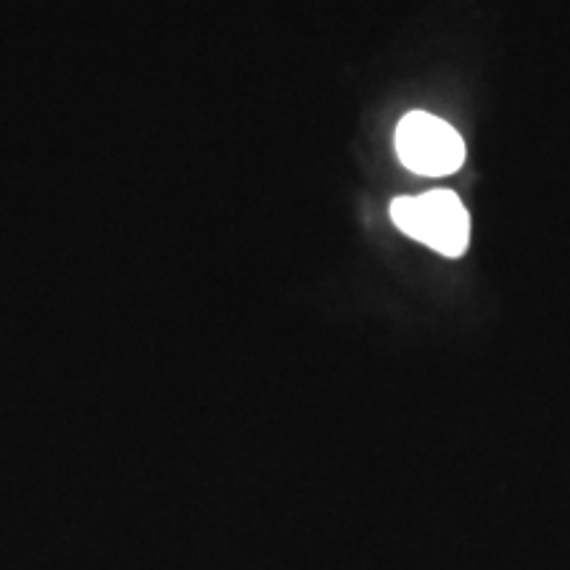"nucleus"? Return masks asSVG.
<instances>
[{"label":"nucleus","instance_id":"nucleus-1","mask_svg":"<svg viewBox=\"0 0 570 570\" xmlns=\"http://www.w3.org/2000/svg\"><path fill=\"white\" fill-rule=\"evenodd\" d=\"M391 219L410 238L444 256H462L470 244V214L452 190L402 196L391 204Z\"/></svg>","mask_w":570,"mask_h":570},{"label":"nucleus","instance_id":"nucleus-2","mask_svg":"<svg viewBox=\"0 0 570 570\" xmlns=\"http://www.w3.org/2000/svg\"><path fill=\"white\" fill-rule=\"evenodd\" d=\"M396 154L407 169L425 177L458 173L465 161V140L444 119L412 111L396 127Z\"/></svg>","mask_w":570,"mask_h":570}]
</instances>
